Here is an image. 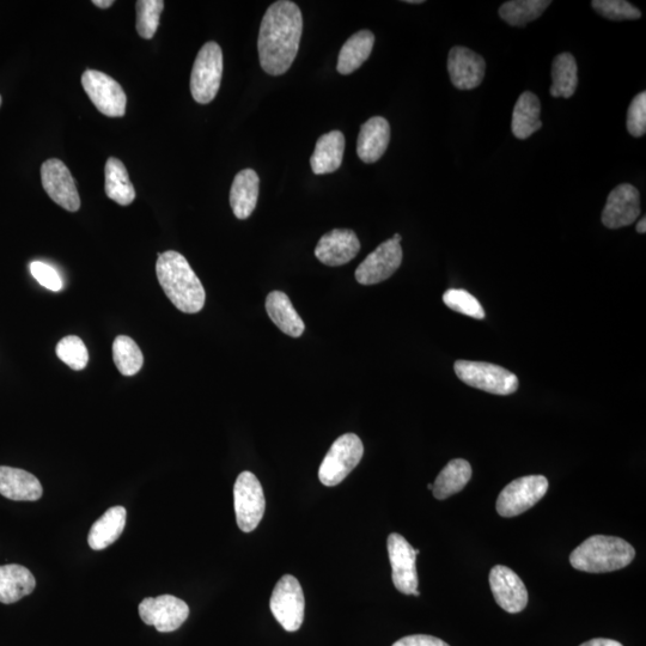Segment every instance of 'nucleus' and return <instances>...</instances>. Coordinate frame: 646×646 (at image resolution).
<instances>
[{
  "instance_id": "f257e3e1",
  "label": "nucleus",
  "mask_w": 646,
  "mask_h": 646,
  "mask_svg": "<svg viewBox=\"0 0 646 646\" xmlns=\"http://www.w3.org/2000/svg\"><path fill=\"white\" fill-rule=\"evenodd\" d=\"M303 32V17L298 5L280 0L262 18L258 50L262 69L268 75L288 72L297 57Z\"/></svg>"
},
{
  "instance_id": "f03ea898",
  "label": "nucleus",
  "mask_w": 646,
  "mask_h": 646,
  "mask_svg": "<svg viewBox=\"0 0 646 646\" xmlns=\"http://www.w3.org/2000/svg\"><path fill=\"white\" fill-rule=\"evenodd\" d=\"M156 274L164 294L180 312L195 314L204 308V286L184 255L174 251L160 254Z\"/></svg>"
},
{
  "instance_id": "7ed1b4c3",
  "label": "nucleus",
  "mask_w": 646,
  "mask_h": 646,
  "mask_svg": "<svg viewBox=\"0 0 646 646\" xmlns=\"http://www.w3.org/2000/svg\"><path fill=\"white\" fill-rule=\"evenodd\" d=\"M635 557V548L629 542L615 536L594 535L571 553L570 564L578 571L605 574L626 568Z\"/></svg>"
},
{
  "instance_id": "20e7f679",
  "label": "nucleus",
  "mask_w": 646,
  "mask_h": 646,
  "mask_svg": "<svg viewBox=\"0 0 646 646\" xmlns=\"http://www.w3.org/2000/svg\"><path fill=\"white\" fill-rule=\"evenodd\" d=\"M223 76V52L216 42H207L195 59L191 75V91L201 105L215 100Z\"/></svg>"
},
{
  "instance_id": "39448f33",
  "label": "nucleus",
  "mask_w": 646,
  "mask_h": 646,
  "mask_svg": "<svg viewBox=\"0 0 646 646\" xmlns=\"http://www.w3.org/2000/svg\"><path fill=\"white\" fill-rule=\"evenodd\" d=\"M457 377L466 385L496 395L514 394L518 389L517 376L499 365L456 361L454 365Z\"/></svg>"
},
{
  "instance_id": "423d86ee",
  "label": "nucleus",
  "mask_w": 646,
  "mask_h": 646,
  "mask_svg": "<svg viewBox=\"0 0 646 646\" xmlns=\"http://www.w3.org/2000/svg\"><path fill=\"white\" fill-rule=\"evenodd\" d=\"M364 447L355 434L340 436L332 444L319 469L321 483L328 487L337 486L344 481L353 469L361 462Z\"/></svg>"
},
{
  "instance_id": "0eeeda50",
  "label": "nucleus",
  "mask_w": 646,
  "mask_h": 646,
  "mask_svg": "<svg viewBox=\"0 0 646 646\" xmlns=\"http://www.w3.org/2000/svg\"><path fill=\"white\" fill-rule=\"evenodd\" d=\"M548 480L544 475L518 478L504 487L497 499V513L502 517H515L526 513L545 497Z\"/></svg>"
},
{
  "instance_id": "6e6552de",
  "label": "nucleus",
  "mask_w": 646,
  "mask_h": 646,
  "mask_svg": "<svg viewBox=\"0 0 646 646\" xmlns=\"http://www.w3.org/2000/svg\"><path fill=\"white\" fill-rule=\"evenodd\" d=\"M270 607L274 618L285 631L296 632L301 629L306 600L296 577L285 575L280 578L273 590Z\"/></svg>"
},
{
  "instance_id": "1a4fd4ad",
  "label": "nucleus",
  "mask_w": 646,
  "mask_h": 646,
  "mask_svg": "<svg viewBox=\"0 0 646 646\" xmlns=\"http://www.w3.org/2000/svg\"><path fill=\"white\" fill-rule=\"evenodd\" d=\"M237 526L251 533L259 526L265 514L266 501L260 481L251 472H242L234 486Z\"/></svg>"
},
{
  "instance_id": "9d476101",
  "label": "nucleus",
  "mask_w": 646,
  "mask_h": 646,
  "mask_svg": "<svg viewBox=\"0 0 646 646\" xmlns=\"http://www.w3.org/2000/svg\"><path fill=\"white\" fill-rule=\"evenodd\" d=\"M82 85L99 112L111 118L124 117L127 97L115 79L100 71L87 70L83 73Z\"/></svg>"
},
{
  "instance_id": "9b49d317",
  "label": "nucleus",
  "mask_w": 646,
  "mask_h": 646,
  "mask_svg": "<svg viewBox=\"0 0 646 646\" xmlns=\"http://www.w3.org/2000/svg\"><path fill=\"white\" fill-rule=\"evenodd\" d=\"M140 618L146 625L155 626L158 632H174L190 617V607L173 595L148 597L140 603Z\"/></svg>"
},
{
  "instance_id": "f8f14e48",
  "label": "nucleus",
  "mask_w": 646,
  "mask_h": 646,
  "mask_svg": "<svg viewBox=\"0 0 646 646\" xmlns=\"http://www.w3.org/2000/svg\"><path fill=\"white\" fill-rule=\"evenodd\" d=\"M387 547L395 588L402 594L413 595L419 583L416 550L404 536L396 533L389 535Z\"/></svg>"
},
{
  "instance_id": "ddd939ff",
  "label": "nucleus",
  "mask_w": 646,
  "mask_h": 646,
  "mask_svg": "<svg viewBox=\"0 0 646 646\" xmlns=\"http://www.w3.org/2000/svg\"><path fill=\"white\" fill-rule=\"evenodd\" d=\"M41 181L48 197L54 203L70 212L79 210L81 198H79L75 180H73L69 168L62 161L51 158L42 164Z\"/></svg>"
},
{
  "instance_id": "4468645a",
  "label": "nucleus",
  "mask_w": 646,
  "mask_h": 646,
  "mask_svg": "<svg viewBox=\"0 0 646 646\" xmlns=\"http://www.w3.org/2000/svg\"><path fill=\"white\" fill-rule=\"evenodd\" d=\"M402 262L400 242L390 239L381 243L375 251L358 266L356 279L362 285H375L385 282L398 271Z\"/></svg>"
},
{
  "instance_id": "2eb2a0df",
  "label": "nucleus",
  "mask_w": 646,
  "mask_h": 646,
  "mask_svg": "<svg viewBox=\"0 0 646 646\" xmlns=\"http://www.w3.org/2000/svg\"><path fill=\"white\" fill-rule=\"evenodd\" d=\"M641 212V194L636 187L623 184L609 193L601 219L606 228L620 229L635 223Z\"/></svg>"
},
{
  "instance_id": "dca6fc26",
  "label": "nucleus",
  "mask_w": 646,
  "mask_h": 646,
  "mask_svg": "<svg viewBox=\"0 0 646 646\" xmlns=\"http://www.w3.org/2000/svg\"><path fill=\"white\" fill-rule=\"evenodd\" d=\"M490 587L499 606L505 612L516 614L528 605L526 585L515 572L507 566L497 565L490 572Z\"/></svg>"
},
{
  "instance_id": "f3484780",
  "label": "nucleus",
  "mask_w": 646,
  "mask_h": 646,
  "mask_svg": "<svg viewBox=\"0 0 646 646\" xmlns=\"http://www.w3.org/2000/svg\"><path fill=\"white\" fill-rule=\"evenodd\" d=\"M486 63L478 53L456 46L449 52L448 72L454 87L460 90L478 88L485 77Z\"/></svg>"
},
{
  "instance_id": "a211bd4d",
  "label": "nucleus",
  "mask_w": 646,
  "mask_h": 646,
  "mask_svg": "<svg viewBox=\"0 0 646 646\" xmlns=\"http://www.w3.org/2000/svg\"><path fill=\"white\" fill-rule=\"evenodd\" d=\"M359 251H361V242L355 231L334 229L321 237L315 248V257L322 264L337 267L355 259Z\"/></svg>"
},
{
  "instance_id": "6ab92c4d",
  "label": "nucleus",
  "mask_w": 646,
  "mask_h": 646,
  "mask_svg": "<svg viewBox=\"0 0 646 646\" xmlns=\"http://www.w3.org/2000/svg\"><path fill=\"white\" fill-rule=\"evenodd\" d=\"M42 493L44 489L35 475L23 469L0 466V495L11 501L35 502Z\"/></svg>"
},
{
  "instance_id": "aec40b11",
  "label": "nucleus",
  "mask_w": 646,
  "mask_h": 646,
  "mask_svg": "<svg viewBox=\"0 0 646 646\" xmlns=\"http://www.w3.org/2000/svg\"><path fill=\"white\" fill-rule=\"evenodd\" d=\"M390 142V126L385 118H371L362 125L357 142L358 157L364 163H375L385 155Z\"/></svg>"
},
{
  "instance_id": "412c9836",
  "label": "nucleus",
  "mask_w": 646,
  "mask_h": 646,
  "mask_svg": "<svg viewBox=\"0 0 646 646\" xmlns=\"http://www.w3.org/2000/svg\"><path fill=\"white\" fill-rule=\"evenodd\" d=\"M345 137L340 131L323 134L316 143L314 154L310 158L313 173L326 175L337 172L343 163Z\"/></svg>"
},
{
  "instance_id": "4be33fe9",
  "label": "nucleus",
  "mask_w": 646,
  "mask_h": 646,
  "mask_svg": "<svg viewBox=\"0 0 646 646\" xmlns=\"http://www.w3.org/2000/svg\"><path fill=\"white\" fill-rule=\"evenodd\" d=\"M259 182V176L253 169L241 170L235 176L230 191V205L237 218L251 217L258 204Z\"/></svg>"
},
{
  "instance_id": "5701e85b",
  "label": "nucleus",
  "mask_w": 646,
  "mask_h": 646,
  "mask_svg": "<svg viewBox=\"0 0 646 646\" xmlns=\"http://www.w3.org/2000/svg\"><path fill=\"white\" fill-rule=\"evenodd\" d=\"M266 310L274 325L289 337L300 338L304 333L306 325L284 292H271L266 298Z\"/></svg>"
},
{
  "instance_id": "b1692460",
  "label": "nucleus",
  "mask_w": 646,
  "mask_h": 646,
  "mask_svg": "<svg viewBox=\"0 0 646 646\" xmlns=\"http://www.w3.org/2000/svg\"><path fill=\"white\" fill-rule=\"evenodd\" d=\"M36 587L32 572L22 565L0 566V602L11 605L33 593Z\"/></svg>"
},
{
  "instance_id": "393cba45",
  "label": "nucleus",
  "mask_w": 646,
  "mask_h": 646,
  "mask_svg": "<svg viewBox=\"0 0 646 646\" xmlns=\"http://www.w3.org/2000/svg\"><path fill=\"white\" fill-rule=\"evenodd\" d=\"M126 509L114 507L97 520L89 533V546L94 551H102L114 544L123 534L126 524Z\"/></svg>"
},
{
  "instance_id": "a878e982",
  "label": "nucleus",
  "mask_w": 646,
  "mask_h": 646,
  "mask_svg": "<svg viewBox=\"0 0 646 646\" xmlns=\"http://www.w3.org/2000/svg\"><path fill=\"white\" fill-rule=\"evenodd\" d=\"M375 44V36L370 30H361L345 42L339 53L337 70L340 75H351L370 57Z\"/></svg>"
},
{
  "instance_id": "bb28decb",
  "label": "nucleus",
  "mask_w": 646,
  "mask_h": 646,
  "mask_svg": "<svg viewBox=\"0 0 646 646\" xmlns=\"http://www.w3.org/2000/svg\"><path fill=\"white\" fill-rule=\"evenodd\" d=\"M540 113L541 105L539 97L530 93V91H524L518 97L514 108L513 124H511L514 136L517 139L523 140L538 132L542 127Z\"/></svg>"
},
{
  "instance_id": "cd10ccee",
  "label": "nucleus",
  "mask_w": 646,
  "mask_h": 646,
  "mask_svg": "<svg viewBox=\"0 0 646 646\" xmlns=\"http://www.w3.org/2000/svg\"><path fill=\"white\" fill-rule=\"evenodd\" d=\"M472 478V467L462 459L450 461L443 471L438 474L432 492L438 501H444L465 489Z\"/></svg>"
},
{
  "instance_id": "c85d7f7f",
  "label": "nucleus",
  "mask_w": 646,
  "mask_h": 646,
  "mask_svg": "<svg viewBox=\"0 0 646 646\" xmlns=\"http://www.w3.org/2000/svg\"><path fill=\"white\" fill-rule=\"evenodd\" d=\"M105 176L107 197L121 206L132 204L134 198H136V191H134L125 164L118 158H108Z\"/></svg>"
},
{
  "instance_id": "c756f323",
  "label": "nucleus",
  "mask_w": 646,
  "mask_h": 646,
  "mask_svg": "<svg viewBox=\"0 0 646 646\" xmlns=\"http://www.w3.org/2000/svg\"><path fill=\"white\" fill-rule=\"evenodd\" d=\"M553 84L550 89L553 97L570 99L578 84L576 59L570 53L559 54L552 64Z\"/></svg>"
},
{
  "instance_id": "7c9ffc66",
  "label": "nucleus",
  "mask_w": 646,
  "mask_h": 646,
  "mask_svg": "<svg viewBox=\"0 0 646 646\" xmlns=\"http://www.w3.org/2000/svg\"><path fill=\"white\" fill-rule=\"evenodd\" d=\"M551 4L550 0H513L501 6L499 16L510 26L522 27L538 20Z\"/></svg>"
},
{
  "instance_id": "2f4dec72",
  "label": "nucleus",
  "mask_w": 646,
  "mask_h": 646,
  "mask_svg": "<svg viewBox=\"0 0 646 646\" xmlns=\"http://www.w3.org/2000/svg\"><path fill=\"white\" fill-rule=\"evenodd\" d=\"M113 359L121 375L133 376L143 367L144 357L136 341L119 335L113 343Z\"/></svg>"
},
{
  "instance_id": "473e14b6",
  "label": "nucleus",
  "mask_w": 646,
  "mask_h": 646,
  "mask_svg": "<svg viewBox=\"0 0 646 646\" xmlns=\"http://www.w3.org/2000/svg\"><path fill=\"white\" fill-rule=\"evenodd\" d=\"M164 9L162 0H139L137 2V32L143 39L154 38Z\"/></svg>"
},
{
  "instance_id": "72a5a7b5",
  "label": "nucleus",
  "mask_w": 646,
  "mask_h": 646,
  "mask_svg": "<svg viewBox=\"0 0 646 646\" xmlns=\"http://www.w3.org/2000/svg\"><path fill=\"white\" fill-rule=\"evenodd\" d=\"M57 356L72 370H83L89 362V353L87 346L81 338L76 335H69L59 341L57 345Z\"/></svg>"
},
{
  "instance_id": "f704fd0d",
  "label": "nucleus",
  "mask_w": 646,
  "mask_h": 646,
  "mask_svg": "<svg viewBox=\"0 0 646 646\" xmlns=\"http://www.w3.org/2000/svg\"><path fill=\"white\" fill-rule=\"evenodd\" d=\"M443 302L456 313L471 316L473 319H485V310L480 302L468 291L462 289H450L444 292Z\"/></svg>"
},
{
  "instance_id": "c9c22d12",
  "label": "nucleus",
  "mask_w": 646,
  "mask_h": 646,
  "mask_svg": "<svg viewBox=\"0 0 646 646\" xmlns=\"http://www.w3.org/2000/svg\"><path fill=\"white\" fill-rule=\"evenodd\" d=\"M591 5L601 16L612 21L638 20L642 17V12L625 0H594Z\"/></svg>"
},
{
  "instance_id": "e433bc0d",
  "label": "nucleus",
  "mask_w": 646,
  "mask_h": 646,
  "mask_svg": "<svg viewBox=\"0 0 646 646\" xmlns=\"http://www.w3.org/2000/svg\"><path fill=\"white\" fill-rule=\"evenodd\" d=\"M627 130L631 136L641 138L646 132V93L638 94L632 100L627 113Z\"/></svg>"
},
{
  "instance_id": "4c0bfd02",
  "label": "nucleus",
  "mask_w": 646,
  "mask_h": 646,
  "mask_svg": "<svg viewBox=\"0 0 646 646\" xmlns=\"http://www.w3.org/2000/svg\"><path fill=\"white\" fill-rule=\"evenodd\" d=\"M30 272H32L33 277L38 280V283L41 286H44L47 290L54 292L63 290V280L60 278L56 268L51 265L45 264V262L41 261H34L30 264Z\"/></svg>"
},
{
  "instance_id": "58836bf2",
  "label": "nucleus",
  "mask_w": 646,
  "mask_h": 646,
  "mask_svg": "<svg viewBox=\"0 0 646 646\" xmlns=\"http://www.w3.org/2000/svg\"><path fill=\"white\" fill-rule=\"evenodd\" d=\"M393 646H450L446 642H443L442 639L426 636V635H414L401 638L400 641L394 643Z\"/></svg>"
},
{
  "instance_id": "ea45409f",
  "label": "nucleus",
  "mask_w": 646,
  "mask_h": 646,
  "mask_svg": "<svg viewBox=\"0 0 646 646\" xmlns=\"http://www.w3.org/2000/svg\"><path fill=\"white\" fill-rule=\"evenodd\" d=\"M581 646H623L617 641H612V639L597 638L591 639V641L582 644Z\"/></svg>"
},
{
  "instance_id": "a19ab883",
  "label": "nucleus",
  "mask_w": 646,
  "mask_h": 646,
  "mask_svg": "<svg viewBox=\"0 0 646 646\" xmlns=\"http://www.w3.org/2000/svg\"><path fill=\"white\" fill-rule=\"evenodd\" d=\"M93 4L96 5L97 8L108 9L111 8L114 2L113 0H94Z\"/></svg>"
},
{
  "instance_id": "79ce46f5",
  "label": "nucleus",
  "mask_w": 646,
  "mask_h": 646,
  "mask_svg": "<svg viewBox=\"0 0 646 646\" xmlns=\"http://www.w3.org/2000/svg\"><path fill=\"white\" fill-rule=\"evenodd\" d=\"M637 231H638L639 234H645L646 233V218L645 217H643L642 221L638 223Z\"/></svg>"
},
{
  "instance_id": "37998d69",
  "label": "nucleus",
  "mask_w": 646,
  "mask_h": 646,
  "mask_svg": "<svg viewBox=\"0 0 646 646\" xmlns=\"http://www.w3.org/2000/svg\"><path fill=\"white\" fill-rule=\"evenodd\" d=\"M408 4H423V0H407Z\"/></svg>"
},
{
  "instance_id": "c03bdc74",
  "label": "nucleus",
  "mask_w": 646,
  "mask_h": 646,
  "mask_svg": "<svg viewBox=\"0 0 646 646\" xmlns=\"http://www.w3.org/2000/svg\"><path fill=\"white\" fill-rule=\"evenodd\" d=\"M392 239H393V240H395V241L401 242L402 237H401V235H400V234H395V235L392 237Z\"/></svg>"
},
{
  "instance_id": "a18cd8bd",
  "label": "nucleus",
  "mask_w": 646,
  "mask_h": 646,
  "mask_svg": "<svg viewBox=\"0 0 646 646\" xmlns=\"http://www.w3.org/2000/svg\"><path fill=\"white\" fill-rule=\"evenodd\" d=\"M432 487H434V486H432V484H429V485H428V489H429V490H432Z\"/></svg>"
},
{
  "instance_id": "49530a36",
  "label": "nucleus",
  "mask_w": 646,
  "mask_h": 646,
  "mask_svg": "<svg viewBox=\"0 0 646 646\" xmlns=\"http://www.w3.org/2000/svg\"><path fill=\"white\" fill-rule=\"evenodd\" d=\"M0 106H2V96H0Z\"/></svg>"
}]
</instances>
